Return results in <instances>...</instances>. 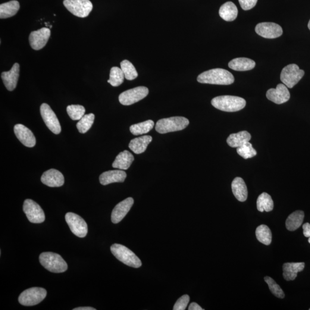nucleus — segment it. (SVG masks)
<instances>
[{
	"label": "nucleus",
	"mask_w": 310,
	"mask_h": 310,
	"mask_svg": "<svg viewBox=\"0 0 310 310\" xmlns=\"http://www.w3.org/2000/svg\"><path fill=\"white\" fill-rule=\"evenodd\" d=\"M251 139V135L247 131H241L237 133L231 134L227 139V143L232 148H239Z\"/></svg>",
	"instance_id": "393cba45"
},
{
	"label": "nucleus",
	"mask_w": 310,
	"mask_h": 310,
	"mask_svg": "<svg viewBox=\"0 0 310 310\" xmlns=\"http://www.w3.org/2000/svg\"><path fill=\"white\" fill-rule=\"evenodd\" d=\"M309 243L310 244V237H309Z\"/></svg>",
	"instance_id": "a18cd8bd"
},
{
	"label": "nucleus",
	"mask_w": 310,
	"mask_h": 310,
	"mask_svg": "<svg viewBox=\"0 0 310 310\" xmlns=\"http://www.w3.org/2000/svg\"><path fill=\"white\" fill-rule=\"evenodd\" d=\"M149 90L145 86H139L135 88L125 91L119 96V101L123 105H131L141 101L148 96Z\"/></svg>",
	"instance_id": "1a4fd4ad"
},
{
	"label": "nucleus",
	"mask_w": 310,
	"mask_h": 310,
	"mask_svg": "<svg viewBox=\"0 0 310 310\" xmlns=\"http://www.w3.org/2000/svg\"><path fill=\"white\" fill-rule=\"evenodd\" d=\"M256 236L259 242L264 245H270L272 242L271 231L267 225H261L257 228Z\"/></svg>",
	"instance_id": "7c9ffc66"
},
{
	"label": "nucleus",
	"mask_w": 310,
	"mask_h": 310,
	"mask_svg": "<svg viewBox=\"0 0 310 310\" xmlns=\"http://www.w3.org/2000/svg\"><path fill=\"white\" fill-rule=\"evenodd\" d=\"M264 280L265 282L268 285L269 290H270L272 293L275 296L280 299L284 298L285 294L283 291L281 289L279 285H278L275 282V281L273 279V278L270 277H264Z\"/></svg>",
	"instance_id": "4c0bfd02"
},
{
	"label": "nucleus",
	"mask_w": 310,
	"mask_h": 310,
	"mask_svg": "<svg viewBox=\"0 0 310 310\" xmlns=\"http://www.w3.org/2000/svg\"><path fill=\"white\" fill-rule=\"evenodd\" d=\"M14 132L18 140L24 146L32 148L36 145V138L33 133L24 125H16L14 127Z\"/></svg>",
	"instance_id": "f3484780"
},
{
	"label": "nucleus",
	"mask_w": 310,
	"mask_h": 310,
	"mask_svg": "<svg viewBox=\"0 0 310 310\" xmlns=\"http://www.w3.org/2000/svg\"><path fill=\"white\" fill-rule=\"evenodd\" d=\"M111 250L115 258L129 267L137 268L142 265L140 259L126 246L114 244L111 246Z\"/></svg>",
	"instance_id": "20e7f679"
},
{
	"label": "nucleus",
	"mask_w": 310,
	"mask_h": 310,
	"mask_svg": "<svg viewBox=\"0 0 310 310\" xmlns=\"http://www.w3.org/2000/svg\"><path fill=\"white\" fill-rule=\"evenodd\" d=\"M219 14L225 21H232L237 17L238 9L233 2L228 1L221 6Z\"/></svg>",
	"instance_id": "bb28decb"
},
{
	"label": "nucleus",
	"mask_w": 310,
	"mask_h": 310,
	"mask_svg": "<svg viewBox=\"0 0 310 310\" xmlns=\"http://www.w3.org/2000/svg\"><path fill=\"white\" fill-rule=\"evenodd\" d=\"M308 27L309 28V30H310V21L309 22Z\"/></svg>",
	"instance_id": "c03bdc74"
},
{
	"label": "nucleus",
	"mask_w": 310,
	"mask_h": 310,
	"mask_svg": "<svg viewBox=\"0 0 310 310\" xmlns=\"http://www.w3.org/2000/svg\"><path fill=\"white\" fill-rule=\"evenodd\" d=\"M133 161V155L128 151H124L117 156L115 161L113 163L112 167L121 170H127L130 167Z\"/></svg>",
	"instance_id": "5701e85b"
},
{
	"label": "nucleus",
	"mask_w": 310,
	"mask_h": 310,
	"mask_svg": "<svg viewBox=\"0 0 310 310\" xmlns=\"http://www.w3.org/2000/svg\"><path fill=\"white\" fill-rule=\"evenodd\" d=\"M255 31L259 35L266 39L277 38L283 34L282 28L279 25L267 22L257 25Z\"/></svg>",
	"instance_id": "ddd939ff"
},
{
	"label": "nucleus",
	"mask_w": 310,
	"mask_h": 310,
	"mask_svg": "<svg viewBox=\"0 0 310 310\" xmlns=\"http://www.w3.org/2000/svg\"><path fill=\"white\" fill-rule=\"evenodd\" d=\"M231 189L235 197L240 202H245L248 198V189L245 181L240 177H237L231 183Z\"/></svg>",
	"instance_id": "412c9836"
},
{
	"label": "nucleus",
	"mask_w": 310,
	"mask_h": 310,
	"mask_svg": "<svg viewBox=\"0 0 310 310\" xmlns=\"http://www.w3.org/2000/svg\"><path fill=\"white\" fill-rule=\"evenodd\" d=\"M64 5L72 14L81 18L88 16L93 9L90 0H64Z\"/></svg>",
	"instance_id": "6e6552de"
},
{
	"label": "nucleus",
	"mask_w": 310,
	"mask_h": 310,
	"mask_svg": "<svg viewBox=\"0 0 310 310\" xmlns=\"http://www.w3.org/2000/svg\"><path fill=\"white\" fill-rule=\"evenodd\" d=\"M19 9V2L16 0L1 4L0 5V18L2 19L14 16Z\"/></svg>",
	"instance_id": "cd10ccee"
},
{
	"label": "nucleus",
	"mask_w": 310,
	"mask_h": 310,
	"mask_svg": "<svg viewBox=\"0 0 310 310\" xmlns=\"http://www.w3.org/2000/svg\"><path fill=\"white\" fill-rule=\"evenodd\" d=\"M239 1L243 10L248 11L255 7L258 0H239Z\"/></svg>",
	"instance_id": "ea45409f"
},
{
	"label": "nucleus",
	"mask_w": 310,
	"mask_h": 310,
	"mask_svg": "<svg viewBox=\"0 0 310 310\" xmlns=\"http://www.w3.org/2000/svg\"><path fill=\"white\" fill-rule=\"evenodd\" d=\"M67 112L72 120H80L85 114L86 110L82 105H71L67 106Z\"/></svg>",
	"instance_id": "c9c22d12"
},
{
	"label": "nucleus",
	"mask_w": 310,
	"mask_h": 310,
	"mask_svg": "<svg viewBox=\"0 0 310 310\" xmlns=\"http://www.w3.org/2000/svg\"><path fill=\"white\" fill-rule=\"evenodd\" d=\"M189 120L183 117H172L163 118L156 124L155 130L158 133L165 134L185 129Z\"/></svg>",
	"instance_id": "39448f33"
},
{
	"label": "nucleus",
	"mask_w": 310,
	"mask_h": 310,
	"mask_svg": "<svg viewBox=\"0 0 310 310\" xmlns=\"http://www.w3.org/2000/svg\"><path fill=\"white\" fill-rule=\"evenodd\" d=\"M73 310H96V309L90 307H81V308L74 309Z\"/></svg>",
	"instance_id": "37998d69"
},
{
	"label": "nucleus",
	"mask_w": 310,
	"mask_h": 310,
	"mask_svg": "<svg viewBox=\"0 0 310 310\" xmlns=\"http://www.w3.org/2000/svg\"><path fill=\"white\" fill-rule=\"evenodd\" d=\"M51 31L48 28H42L41 29L33 31L30 34L29 41L31 48L34 50H40L48 43Z\"/></svg>",
	"instance_id": "4468645a"
},
{
	"label": "nucleus",
	"mask_w": 310,
	"mask_h": 310,
	"mask_svg": "<svg viewBox=\"0 0 310 310\" xmlns=\"http://www.w3.org/2000/svg\"><path fill=\"white\" fill-rule=\"evenodd\" d=\"M305 214L301 211L294 212L288 217L286 226L288 230L295 231L298 228L303 224Z\"/></svg>",
	"instance_id": "c85d7f7f"
},
{
	"label": "nucleus",
	"mask_w": 310,
	"mask_h": 310,
	"mask_svg": "<svg viewBox=\"0 0 310 310\" xmlns=\"http://www.w3.org/2000/svg\"><path fill=\"white\" fill-rule=\"evenodd\" d=\"M39 261L43 267L53 273H62L68 268L66 262L57 253L43 252L39 256Z\"/></svg>",
	"instance_id": "7ed1b4c3"
},
{
	"label": "nucleus",
	"mask_w": 310,
	"mask_h": 310,
	"mask_svg": "<svg viewBox=\"0 0 310 310\" xmlns=\"http://www.w3.org/2000/svg\"><path fill=\"white\" fill-rule=\"evenodd\" d=\"M40 114L49 129L56 134L61 133V126L57 117L50 106L44 103L40 106Z\"/></svg>",
	"instance_id": "f8f14e48"
},
{
	"label": "nucleus",
	"mask_w": 310,
	"mask_h": 310,
	"mask_svg": "<svg viewBox=\"0 0 310 310\" xmlns=\"http://www.w3.org/2000/svg\"><path fill=\"white\" fill-rule=\"evenodd\" d=\"M154 125V122L152 120H147L131 125L130 127V131L134 135H141V134L148 133L153 129Z\"/></svg>",
	"instance_id": "2f4dec72"
},
{
	"label": "nucleus",
	"mask_w": 310,
	"mask_h": 310,
	"mask_svg": "<svg viewBox=\"0 0 310 310\" xmlns=\"http://www.w3.org/2000/svg\"><path fill=\"white\" fill-rule=\"evenodd\" d=\"M304 262H287L283 266V277L287 281L294 280L297 277L298 272H301L305 268Z\"/></svg>",
	"instance_id": "4be33fe9"
},
{
	"label": "nucleus",
	"mask_w": 310,
	"mask_h": 310,
	"mask_svg": "<svg viewBox=\"0 0 310 310\" xmlns=\"http://www.w3.org/2000/svg\"><path fill=\"white\" fill-rule=\"evenodd\" d=\"M65 218L72 233L80 238L86 236L88 227L85 221L81 216L70 212L65 214Z\"/></svg>",
	"instance_id": "9d476101"
},
{
	"label": "nucleus",
	"mask_w": 310,
	"mask_h": 310,
	"mask_svg": "<svg viewBox=\"0 0 310 310\" xmlns=\"http://www.w3.org/2000/svg\"><path fill=\"white\" fill-rule=\"evenodd\" d=\"M121 68L123 70L125 78L127 80L132 81L138 77L135 67L129 61L124 60L121 62Z\"/></svg>",
	"instance_id": "f704fd0d"
},
{
	"label": "nucleus",
	"mask_w": 310,
	"mask_h": 310,
	"mask_svg": "<svg viewBox=\"0 0 310 310\" xmlns=\"http://www.w3.org/2000/svg\"><path fill=\"white\" fill-rule=\"evenodd\" d=\"M42 182L50 187H59L64 185L65 178L60 171L55 169L44 172L41 177Z\"/></svg>",
	"instance_id": "a211bd4d"
},
{
	"label": "nucleus",
	"mask_w": 310,
	"mask_h": 310,
	"mask_svg": "<svg viewBox=\"0 0 310 310\" xmlns=\"http://www.w3.org/2000/svg\"><path fill=\"white\" fill-rule=\"evenodd\" d=\"M303 234L306 237H310V224L306 223L303 225Z\"/></svg>",
	"instance_id": "a19ab883"
},
{
	"label": "nucleus",
	"mask_w": 310,
	"mask_h": 310,
	"mask_svg": "<svg viewBox=\"0 0 310 310\" xmlns=\"http://www.w3.org/2000/svg\"><path fill=\"white\" fill-rule=\"evenodd\" d=\"M189 310H203V309L196 303H192L190 304Z\"/></svg>",
	"instance_id": "79ce46f5"
},
{
	"label": "nucleus",
	"mask_w": 310,
	"mask_h": 310,
	"mask_svg": "<svg viewBox=\"0 0 310 310\" xmlns=\"http://www.w3.org/2000/svg\"><path fill=\"white\" fill-rule=\"evenodd\" d=\"M127 178V174L125 171L111 170L103 172L99 177L100 183L103 186L113 183L124 182Z\"/></svg>",
	"instance_id": "aec40b11"
},
{
	"label": "nucleus",
	"mask_w": 310,
	"mask_h": 310,
	"mask_svg": "<svg viewBox=\"0 0 310 310\" xmlns=\"http://www.w3.org/2000/svg\"><path fill=\"white\" fill-rule=\"evenodd\" d=\"M197 81L201 83L229 85L234 83V78L232 74L225 69L214 68L200 74Z\"/></svg>",
	"instance_id": "f257e3e1"
},
{
	"label": "nucleus",
	"mask_w": 310,
	"mask_h": 310,
	"mask_svg": "<svg viewBox=\"0 0 310 310\" xmlns=\"http://www.w3.org/2000/svg\"><path fill=\"white\" fill-rule=\"evenodd\" d=\"M309 310H310V309Z\"/></svg>",
	"instance_id": "49530a36"
},
{
	"label": "nucleus",
	"mask_w": 310,
	"mask_h": 310,
	"mask_svg": "<svg viewBox=\"0 0 310 310\" xmlns=\"http://www.w3.org/2000/svg\"><path fill=\"white\" fill-rule=\"evenodd\" d=\"M151 136H143L131 141L129 148L136 154H141L146 151L149 144L152 142Z\"/></svg>",
	"instance_id": "a878e982"
},
{
	"label": "nucleus",
	"mask_w": 310,
	"mask_h": 310,
	"mask_svg": "<svg viewBox=\"0 0 310 310\" xmlns=\"http://www.w3.org/2000/svg\"><path fill=\"white\" fill-rule=\"evenodd\" d=\"M134 203L132 198H128L118 203L113 210L111 220L113 223L116 224L123 220L130 212Z\"/></svg>",
	"instance_id": "dca6fc26"
},
{
	"label": "nucleus",
	"mask_w": 310,
	"mask_h": 310,
	"mask_svg": "<svg viewBox=\"0 0 310 310\" xmlns=\"http://www.w3.org/2000/svg\"><path fill=\"white\" fill-rule=\"evenodd\" d=\"M190 301V297L189 295H184L180 297L175 304L174 306V310H186L188 303Z\"/></svg>",
	"instance_id": "58836bf2"
},
{
	"label": "nucleus",
	"mask_w": 310,
	"mask_h": 310,
	"mask_svg": "<svg viewBox=\"0 0 310 310\" xmlns=\"http://www.w3.org/2000/svg\"><path fill=\"white\" fill-rule=\"evenodd\" d=\"M95 115L93 114H84L77 124V128L81 133H85L92 127Z\"/></svg>",
	"instance_id": "72a5a7b5"
},
{
	"label": "nucleus",
	"mask_w": 310,
	"mask_h": 310,
	"mask_svg": "<svg viewBox=\"0 0 310 310\" xmlns=\"http://www.w3.org/2000/svg\"><path fill=\"white\" fill-rule=\"evenodd\" d=\"M228 67L235 71H245L252 70L256 63L252 59L246 58H237L228 63Z\"/></svg>",
	"instance_id": "b1692460"
},
{
	"label": "nucleus",
	"mask_w": 310,
	"mask_h": 310,
	"mask_svg": "<svg viewBox=\"0 0 310 310\" xmlns=\"http://www.w3.org/2000/svg\"><path fill=\"white\" fill-rule=\"evenodd\" d=\"M305 75V71L300 70L298 65L291 64L284 67L281 71L280 80L289 88H293L299 82Z\"/></svg>",
	"instance_id": "0eeeda50"
},
{
	"label": "nucleus",
	"mask_w": 310,
	"mask_h": 310,
	"mask_svg": "<svg viewBox=\"0 0 310 310\" xmlns=\"http://www.w3.org/2000/svg\"><path fill=\"white\" fill-rule=\"evenodd\" d=\"M23 211L28 220L32 223L40 224L45 221V214L43 210L32 199H28L25 200Z\"/></svg>",
	"instance_id": "9b49d317"
},
{
	"label": "nucleus",
	"mask_w": 310,
	"mask_h": 310,
	"mask_svg": "<svg viewBox=\"0 0 310 310\" xmlns=\"http://www.w3.org/2000/svg\"><path fill=\"white\" fill-rule=\"evenodd\" d=\"M20 73V65L16 63L9 71L3 72L1 78L6 88L9 91H13L17 86Z\"/></svg>",
	"instance_id": "6ab92c4d"
},
{
	"label": "nucleus",
	"mask_w": 310,
	"mask_h": 310,
	"mask_svg": "<svg viewBox=\"0 0 310 310\" xmlns=\"http://www.w3.org/2000/svg\"><path fill=\"white\" fill-rule=\"evenodd\" d=\"M237 152L241 157L245 159L252 158L257 155L256 150L253 148L252 144L249 142L237 148Z\"/></svg>",
	"instance_id": "e433bc0d"
},
{
	"label": "nucleus",
	"mask_w": 310,
	"mask_h": 310,
	"mask_svg": "<svg viewBox=\"0 0 310 310\" xmlns=\"http://www.w3.org/2000/svg\"><path fill=\"white\" fill-rule=\"evenodd\" d=\"M212 104L219 110L235 112L241 111L245 108L246 101L239 97L232 96H222L215 97L212 100Z\"/></svg>",
	"instance_id": "f03ea898"
},
{
	"label": "nucleus",
	"mask_w": 310,
	"mask_h": 310,
	"mask_svg": "<svg viewBox=\"0 0 310 310\" xmlns=\"http://www.w3.org/2000/svg\"><path fill=\"white\" fill-rule=\"evenodd\" d=\"M267 98L277 104H282L290 98V93L284 84H278L276 89H270L266 94Z\"/></svg>",
	"instance_id": "2eb2a0df"
},
{
	"label": "nucleus",
	"mask_w": 310,
	"mask_h": 310,
	"mask_svg": "<svg viewBox=\"0 0 310 310\" xmlns=\"http://www.w3.org/2000/svg\"><path fill=\"white\" fill-rule=\"evenodd\" d=\"M274 206L273 200L267 193H262L257 200V208L259 212H271L274 209Z\"/></svg>",
	"instance_id": "c756f323"
},
{
	"label": "nucleus",
	"mask_w": 310,
	"mask_h": 310,
	"mask_svg": "<svg viewBox=\"0 0 310 310\" xmlns=\"http://www.w3.org/2000/svg\"><path fill=\"white\" fill-rule=\"evenodd\" d=\"M47 296V291L40 287H33L22 293L18 302L25 306H33L42 302Z\"/></svg>",
	"instance_id": "423d86ee"
},
{
	"label": "nucleus",
	"mask_w": 310,
	"mask_h": 310,
	"mask_svg": "<svg viewBox=\"0 0 310 310\" xmlns=\"http://www.w3.org/2000/svg\"><path fill=\"white\" fill-rule=\"evenodd\" d=\"M124 74L121 68L114 67L111 68L110 78L108 81V82L113 86H119L124 82Z\"/></svg>",
	"instance_id": "473e14b6"
}]
</instances>
